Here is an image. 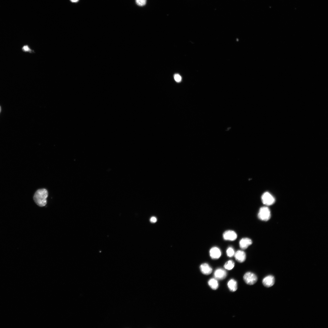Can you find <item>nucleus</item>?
Here are the masks:
<instances>
[{
	"instance_id": "f257e3e1",
	"label": "nucleus",
	"mask_w": 328,
	"mask_h": 328,
	"mask_svg": "<svg viewBox=\"0 0 328 328\" xmlns=\"http://www.w3.org/2000/svg\"><path fill=\"white\" fill-rule=\"evenodd\" d=\"M48 196L47 190L45 189L38 190L35 193L34 199L36 204L40 207L45 206L47 203V198Z\"/></svg>"
},
{
	"instance_id": "f03ea898",
	"label": "nucleus",
	"mask_w": 328,
	"mask_h": 328,
	"mask_svg": "<svg viewBox=\"0 0 328 328\" xmlns=\"http://www.w3.org/2000/svg\"><path fill=\"white\" fill-rule=\"evenodd\" d=\"M258 216L259 219L262 221H266L269 220L271 217V213L269 208L266 207H261Z\"/></svg>"
},
{
	"instance_id": "7ed1b4c3",
	"label": "nucleus",
	"mask_w": 328,
	"mask_h": 328,
	"mask_svg": "<svg viewBox=\"0 0 328 328\" xmlns=\"http://www.w3.org/2000/svg\"><path fill=\"white\" fill-rule=\"evenodd\" d=\"M261 199L263 204L267 206L272 205L275 202L274 197L268 192L264 193L262 196Z\"/></svg>"
},
{
	"instance_id": "20e7f679",
	"label": "nucleus",
	"mask_w": 328,
	"mask_h": 328,
	"mask_svg": "<svg viewBox=\"0 0 328 328\" xmlns=\"http://www.w3.org/2000/svg\"><path fill=\"white\" fill-rule=\"evenodd\" d=\"M244 279L245 283L247 284L253 285L257 282V277L254 273L251 272H248L244 274Z\"/></svg>"
},
{
	"instance_id": "39448f33",
	"label": "nucleus",
	"mask_w": 328,
	"mask_h": 328,
	"mask_svg": "<svg viewBox=\"0 0 328 328\" xmlns=\"http://www.w3.org/2000/svg\"><path fill=\"white\" fill-rule=\"evenodd\" d=\"M223 236L224 240L225 241H234L236 239L237 235L234 231L228 230L223 233Z\"/></svg>"
},
{
	"instance_id": "423d86ee",
	"label": "nucleus",
	"mask_w": 328,
	"mask_h": 328,
	"mask_svg": "<svg viewBox=\"0 0 328 328\" xmlns=\"http://www.w3.org/2000/svg\"><path fill=\"white\" fill-rule=\"evenodd\" d=\"M227 275V273L226 271L222 268H219L216 270L214 274L215 278L220 280L224 279L226 277Z\"/></svg>"
},
{
	"instance_id": "0eeeda50",
	"label": "nucleus",
	"mask_w": 328,
	"mask_h": 328,
	"mask_svg": "<svg viewBox=\"0 0 328 328\" xmlns=\"http://www.w3.org/2000/svg\"><path fill=\"white\" fill-rule=\"evenodd\" d=\"M275 281V279L274 277L270 275L265 277L263 279L262 283L265 287H269L274 285Z\"/></svg>"
},
{
	"instance_id": "6e6552de",
	"label": "nucleus",
	"mask_w": 328,
	"mask_h": 328,
	"mask_svg": "<svg viewBox=\"0 0 328 328\" xmlns=\"http://www.w3.org/2000/svg\"><path fill=\"white\" fill-rule=\"evenodd\" d=\"M210 255L211 258L214 259H218L220 257L222 253L220 249L217 247L212 248L210 250Z\"/></svg>"
},
{
	"instance_id": "1a4fd4ad",
	"label": "nucleus",
	"mask_w": 328,
	"mask_h": 328,
	"mask_svg": "<svg viewBox=\"0 0 328 328\" xmlns=\"http://www.w3.org/2000/svg\"><path fill=\"white\" fill-rule=\"evenodd\" d=\"M234 256L236 261L240 263L244 262L246 259V254L243 251H237L235 253Z\"/></svg>"
},
{
	"instance_id": "9d476101",
	"label": "nucleus",
	"mask_w": 328,
	"mask_h": 328,
	"mask_svg": "<svg viewBox=\"0 0 328 328\" xmlns=\"http://www.w3.org/2000/svg\"><path fill=\"white\" fill-rule=\"evenodd\" d=\"M200 269L201 273L205 275H210L213 271L212 268L206 263L202 264L200 266Z\"/></svg>"
},
{
	"instance_id": "9b49d317",
	"label": "nucleus",
	"mask_w": 328,
	"mask_h": 328,
	"mask_svg": "<svg viewBox=\"0 0 328 328\" xmlns=\"http://www.w3.org/2000/svg\"><path fill=\"white\" fill-rule=\"evenodd\" d=\"M252 243V241L250 238H242L240 241L239 245L241 248L243 250H245L251 245Z\"/></svg>"
},
{
	"instance_id": "f8f14e48",
	"label": "nucleus",
	"mask_w": 328,
	"mask_h": 328,
	"mask_svg": "<svg viewBox=\"0 0 328 328\" xmlns=\"http://www.w3.org/2000/svg\"><path fill=\"white\" fill-rule=\"evenodd\" d=\"M227 285L229 290L231 292H235L237 289V283L234 279H231L228 282Z\"/></svg>"
},
{
	"instance_id": "ddd939ff",
	"label": "nucleus",
	"mask_w": 328,
	"mask_h": 328,
	"mask_svg": "<svg viewBox=\"0 0 328 328\" xmlns=\"http://www.w3.org/2000/svg\"><path fill=\"white\" fill-rule=\"evenodd\" d=\"M208 284L210 287L213 290H216L219 287V283L215 278H212L208 282Z\"/></svg>"
},
{
	"instance_id": "4468645a",
	"label": "nucleus",
	"mask_w": 328,
	"mask_h": 328,
	"mask_svg": "<svg viewBox=\"0 0 328 328\" xmlns=\"http://www.w3.org/2000/svg\"><path fill=\"white\" fill-rule=\"evenodd\" d=\"M235 266V263L232 260H229L226 262L224 265L225 269L228 270H231Z\"/></svg>"
},
{
	"instance_id": "2eb2a0df",
	"label": "nucleus",
	"mask_w": 328,
	"mask_h": 328,
	"mask_svg": "<svg viewBox=\"0 0 328 328\" xmlns=\"http://www.w3.org/2000/svg\"><path fill=\"white\" fill-rule=\"evenodd\" d=\"M235 253V251L233 248L230 247L227 249L226 251V254L228 257H233Z\"/></svg>"
},
{
	"instance_id": "dca6fc26",
	"label": "nucleus",
	"mask_w": 328,
	"mask_h": 328,
	"mask_svg": "<svg viewBox=\"0 0 328 328\" xmlns=\"http://www.w3.org/2000/svg\"><path fill=\"white\" fill-rule=\"evenodd\" d=\"M22 49L23 51L25 52H27L30 53H35L34 50L30 48L29 46L27 45L24 46Z\"/></svg>"
},
{
	"instance_id": "f3484780",
	"label": "nucleus",
	"mask_w": 328,
	"mask_h": 328,
	"mask_svg": "<svg viewBox=\"0 0 328 328\" xmlns=\"http://www.w3.org/2000/svg\"><path fill=\"white\" fill-rule=\"evenodd\" d=\"M147 0H135L136 4L140 7H143L146 5Z\"/></svg>"
},
{
	"instance_id": "a211bd4d",
	"label": "nucleus",
	"mask_w": 328,
	"mask_h": 328,
	"mask_svg": "<svg viewBox=\"0 0 328 328\" xmlns=\"http://www.w3.org/2000/svg\"><path fill=\"white\" fill-rule=\"evenodd\" d=\"M174 79L175 81L177 82H180L182 79L181 76L178 74H176L174 75Z\"/></svg>"
},
{
	"instance_id": "6ab92c4d",
	"label": "nucleus",
	"mask_w": 328,
	"mask_h": 328,
	"mask_svg": "<svg viewBox=\"0 0 328 328\" xmlns=\"http://www.w3.org/2000/svg\"><path fill=\"white\" fill-rule=\"evenodd\" d=\"M157 219L155 217H152L150 219V222L152 223H155L157 222Z\"/></svg>"
},
{
	"instance_id": "aec40b11",
	"label": "nucleus",
	"mask_w": 328,
	"mask_h": 328,
	"mask_svg": "<svg viewBox=\"0 0 328 328\" xmlns=\"http://www.w3.org/2000/svg\"><path fill=\"white\" fill-rule=\"evenodd\" d=\"M79 0H70V1L73 3H77L79 1Z\"/></svg>"
},
{
	"instance_id": "412c9836",
	"label": "nucleus",
	"mask_w": 328,
	"mask_h": 328,
	"mask_svg": "<svg viewBox=\"0 0 328 328\" xmlns=\"http://www.w3.org/2000/svg\"><path fill=\"white\" fill-rule=\"evenodd\" d=\"M2 110V109L1 106H0V113H1Z\"/></svg>"
}]
</instances>
